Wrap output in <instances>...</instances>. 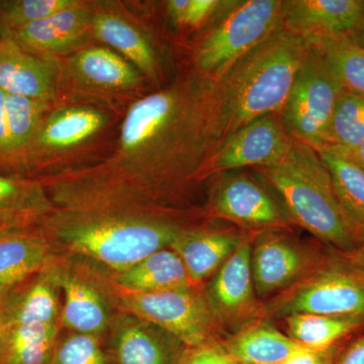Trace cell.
<instances>
[{
    "mask_svg": "<svg viewBox=\"0 0 364 364\" xmlns=\"http://www.w3.org/2000/svg\"><path fill=\"white\" fill-rule=\"evenodd\" d=\"M212 93L189 78L136 100L109 156L39 178L55 208L169 219L214 142Z\"/></svg>",
    "mask_w": 364,
    "mask_h": 364,
    "instance_id": "6da1fadb",
    "label": "cell"
},
{
    "mask_svg": "<svg viewBox=\"0 0 364 364\" xmlns=\"http://www.w3.org/2000/svg\"><path fill=\"white\" fill-rule=\"evenodd\" d=\"M306 49L298 33L277 31L230 67L213 90L214 142L223 141L222 146L255 119L284 109Z\"/></svg>",
    "mask_w": 364,
    "mask_h": 364,
    "instance_id": "7a4b0ae2",
    "label": "cell"
},
{
    "mask_svg": "<svg viewBox=\"0 0 364 364\" xmlns=\"http://www.w3.org/2000/svg\"><path fill=\"white\" fill-rule=\"evenodd\" d=\"M38 225L55 250L107 272L127 269L169 248L182 229L163 218L63 208H55Z\"/></svg>",
    "mask_w": 364,
    "mask_h": 364,
    "instance_id": "3957f363",
    "label": "cell"
},
{
    "mask_svg": "<svg viewBox=\"0 0 364 364\" xmlns=\"http://www.w3.org/2000/svg\"><path fill=\"white\" fill-rule=\"evenodd\" d=\"M264 173L294 221L318 240L343 254L363 245L364 229L340 203L329 171L313 147L291 136L286 155Z\"/></svg>",
    "mask_w": 364,
    "mask_h": 364,
    "instance_id": "277c9868",
    "label": "cell"
},
{
    "mask_svg": "<svg viewBox=\"0 0 364 364\" xmlns=\"http://www.w3.org/2000/svg\"><path fill=\"white\" fill-rule=\"evenodd\" d=\"M308 45L282 116L293 138L317 150L328 144L333 112L345 90L322 52Z\"/></svg>",
    "mask_w": 364,
    "mask_h": 364,
    "instance_id": "5b68a950",
    "label": "cell"
},
{
    "mask_svg": "<svg viewBox=\"0 0 364 364\" xmlns=\"http://www.w3.org/2000/svg\"><path fill=\"white\" fill-rule=\"evenodd\" d=\"M100 279L117 311L130 313L159 326L188 347L215 342L214 316L205 296L195 287L160 293H131L112 287L102 277Z\"/></svg>",
    "mask_w": 364,
    "mask_h": 364,
    "instance_id": "8992f818",
    "label": "cell"
},
{
    "mask_svg": "<svg viewBox=\"0 0 364 364\" xmlns=\"http://www.w3.org/2000/svg\"><path fill=\"white\" fill-rule=\"evenodd\" d=\"M286 2L250 0L234 9L198 48L196 65L207 74L222 73L277 32Z\"/></svg>",
    "mask_w": 364,
    "mask_h": 364,
    "instance_id": "52a82bcc",
    "label": "cell"
},
{
    "mask_svg": "<svg viewBox=\"0 0 364 364\" xmlns=\"http://www.w3.org/2000/svg\"><path fill=\"white\" fill-rule=\"evenodd\" d=\"M104 111L87 105H67L46 114L21 160L20 169L48 171L60 158L72 154L97 138L109 124Z\"/></svg>",
    "mask_w": 364,
    "mask_h": 364,
    "instance_id": "ba28073f",
    "label": "cell"
},
{
    "mask_svg": "<svg viewBox=\"0 0 364 364\" xmlns=\"http://www.w3.org/2000/svg\"><path fill=\"white\" fill-rule=\"evenodd\" d=\"M60 88L92 97H112L135 93L144 75L133 64L105 46L85 47L60 64Z\"/></svg>",
    "mask_w": 364,
    "mask_h": 364,
    "instance_id": "9c48e42d",
    "label": "cell"
},
{
    "mask_svg": "<svg viewBox=\"0 0 364 364\" xmlns=\"http://www.w3.org/2000/svg\"><path fill=\"white\" fill-rule=\"evenodd\" d=\"M59 277L63 305L62 328L80 334L102 336L114 318V306L102 280L85 265L72 267L70 261H59Z\"/></svg>",
    "mask_w": 364,
    "mask_h": 364,
    "instance_id": "30bf717a",
    "label": "cell"
},
{
    "mask_svg": "<svg viewBox=\"0 0 364 364\" xmlns=\"http://www.w3.org/2000/svg\"><path fill=\"white\" fill-rule=\"evenodd\" d=\"M107 332V351L114 364H181L189 348L159 326L122 311Z\"/></svg>",
    "mask_w": 364,
    "mask_h": 364,
    "instance_id": "8fae6325",
    "label": "cell"
},
{
    "mask_svg": "<svg viewBox=\"0 0 364 364\" xmlns=\"http://www.w3.org/2000/svg\"><path fill=\"white\" fill-rule=\"evenodd\" d=\"M277 313L364 318V287L343 267L324 270L279 304Z\"/></svg>",
    "mask_w": 364,
    "mask_h": 364,
    "instance_id": "7c38bea8",
    "label": "cell"
},
{
    "mask_svg": "<svg viewBox=\"0 0 364 364\" xmlns=\"http://www.w3.org/2000/svg\"><path fill=\"white\" fill-rule=\"evenodd\" d=\"M91 16L92 6L76 0L72 6L4 37L36 56L56 59L85 47L91 36Z\"/></svg>",
    "mask_w": 364,
    "mask_h": 364,
    "instance_id": "4fadbf2b",
    "label": "cell"
},
{
    "mask_svg": "<svg viewBox=\"0 0 364 364\" xmlns=\"http://www.w3.org/2000/svg\"><path fill=\"white\" fill-rule=\"evenodd\" d=\"M291 136L275 114L259 117L235 133L218 149L213 171H226L245 166L264 168L277 164L289 150Z\"/></svg>",
    "mask_w": 364,
    "mask_h": 364,
    "instance_id": "5bb4252c",
    "label": "cell"
},
{
    "mask_svg": "<svg viewBox=\"0 0 364 364\" xmlns=\"http://www.w3.org/2000/svg\"><path fill=\"white\" fill-rule=\"evenodd\" d=\"M57 59L42 58L25 51L9 37L0 40V90L16 95L52 102L59 92Z\"/></svg>",
    "mask_w": 364,
    "mask_h": 364,
    "instance_id": "9a60e30c",
    "label": "cell"
},
{
    "mask_svg": "<svg viewBox=\"0 0 364 364\" xmlns=\"http://www.w3.org/2000/svg\"><path fill=\"white\" fill-rule=\"evenodd\" d=\"M251 248L242 242L236 251L213 275L207 289V301L215 323L234 324L252 312L254 284Z\"/></svg>",
    "mask_w": 364,
    "mask_h": 364,
    "instance_id": "2e32d148",
    "label": "cell"
},
{
    "mask_svg": "<svg viewBox=\"0 0 364 364\" xmlns=\"http://www.w3.org/2000/svg\"><path fill=\"white\" fill-rule=\"evenodd\" d=\"M55 249L39 225L0 233V296L21 286L51 264Z\"/></svg>",
    "mask_w": 364,
    "mask_h": 364,
    "instance_id": "e0dca14e",
    "label": "cell"
},
{
    "mask_svg": "<svg viewBox=\"0 0 364 364\" xmlns=\"http://www.w3.org/2000/svg\"><path fill=\"white\" fill-rule=\"evenodd\" d=\"M364 18V0H296L286 2L284 20L306 41L350 36Z\"/></svg>",
    "mask_w": 364,
    "mask_h": 364,
    "instance_id": "ac0fdd59",
    "label": "cell"
},
{
    "mask_svg": "<svg viewBox=\"0 0 364 364\" xmlns=\"http://www.w3.org/2000/svg\"><path fill=\"white\" fill-rule=\"evenodd\" d=\"M61 294L59 262L55 259L33 279L0 296L6 327L60 322Z\"/></svg>",
    "mask_w": 364,
    "mask_h": 364,
    "instance_id": "d6986e66",
    "label": "cell"
},
{
    "mask_svg": "<svg viewBox=\"0 0 364 364\" xmlns=\"http://www.w3.org/2000/svg\"><path fill=\"white\" fill-rule=\"evenodd\" d=\"M91 269L112 287L131 293H160L195 287L181 258L170 248L156 251L121 272Z\"/></svg>",
    "mask_w": 364,
    "mask_h": 364,
    "instance_id": "ffe728a7",
    "label": "cell"
},
{
    "mask_svg": "<svg viewBox=\"0 0 364 364\" xmlns=\"http://www.w3.org/2000/svg\"><path fill=\"white\" fill-rule=\"evenodd\" d=\"M306 258L298 246L284 237L268 235L251 250V270L255 293L264 298L298 279Z\"/></svg>",
    "mask_w": 364,
    "mask_h": 364,
    "instance_id": "44dd1931",
    "label": "cell"
},
{
    "mask_svg": "<svg viewBox=\"0 0 364 364\" xmlns=\"http://www.w3.org/2000/svg\"><path fill=\"white\" fill-rule=\"evenodd\" d=\"M91 36L128 60L144 77L156 78L154 49L145 33L121 14L92 6Z\"/></svg>",
    "mask_w": 364,
    "mask_h": 364,
    "instance_id": "7402d4cb",
    "label": "cell"
},
{
    "mask_svg": "<svg viewBox=\"0 0 364 364\" xmlns=\"http://www.w3.org/2000/svg\"><path fill=\"white\" fill-rule=\"evenodd\" d=\"M243 242L226 232L181 229L170 249L181 258L193 287L213 277Z\"/></svg>",
    "mask_w": 364,
    "mask_h": 364,
    "instance_id": "603a6c76",
    "label": "cell"
},
{
    "mask_svg": "<svg viewBox=\"0 0 364 364\" xmlns=\"http://www.w3.org/2000/svg\"><path fill=\"white\" fill-rule=\"evenodd\" d=\"M215 207L228 219L250 225H277L284 221L277 203L259 184L246 176L225 181L218 191Z\"/></svg>",
    "mask_w": 364,
    "mask_h": 364,
    "instance_id": "cb8c5ba5",
    "label": "cell"
},
{
    "mask_svg": "<svg viewBox=\"0 0 364 364\" xmlns=\"http://www.w3.org/2000/svg\"><path fill=\"white\" fill-rule=\"evenodd\" d=\"M223 346L238 364H284L309 349L267 323L242 330Z\"/></svg>",
    "mask_w": 364,
    "mask_h": 364,
    "instance_id": "d4e9b609",
    "label": "cell"
},
{
    "mask_svg": "<svg viewBox=\"0 0 364 364\" xmlns=\"http://www.w3.org/2000/svg\"><path fill=\"white\" fill-rule=\"evenodd\" d=\"M55 208L39 178L0 174V219L18 226H33Z\"/></svg>",
    "mask_w": 364,
    "mask_h": 364,
    "instance_id": "484cf974",
    "label": "cell"
},
{
    "mask_svg": "<svg viewBox=\"0 0 364 364\" xmlns=\"http://www.w3.org/2000/svg\"><path fill=\"white\" fill-rule=\"evenodd\" d=\"M61 323L6 326L0 336V364H50Z\"/></svg>",
    "mask_w": 364,
    "mask_h": 364,
    "instance_id": "4316f807",
    "label": "cell"
},
{
    "mask_svg": "<svg viewBox=\"0 0 364 364\" xmlns=\"http://www.w3.org/2000/svg\"><path fill=\"white\" fill-rule=\"evenodd\" d=\"M331 176L345 210L364 229V170L350 151L334 145L316 150Z\"/></svg>",
    "mask_w": 364,
    "mask_h": 364,
    "instance_id": "83f0119b",
    "label": "cell"
},
{
    "mask_svg": "<svg viewBox=\"0 0 364 364\" xmlns=\"http://www.w3.org/2000/svg\"><path fill=\"white\" fill-rule=\"evenodd\" d=\"M286 324L287 336L306 348L323 350L361 327L364 318L294 314L287 316Z\"/></svg>",
    "mask_w": 364,
    "mask_h": 364,
    "instance_id": "f1b7e54d",
    "label": "cell"
},
{
    "mask_svg": "<svg viewBox=\"0 0 364 364\" xmlns=\"http://www.w3.org/2000/svg\"><path fill=\"white\" fill-rule=\"evenodd\" d=\"M51 102L6 95L7 131L13 154V167L20 168L26 150L39 130Z\"/></svg>",
    "mask_w": 364,
    "mask_h": 364,
    "instance_id": "f546056e",
    "label": "cell"
},
{
    "mask_svg": "<svg viewBox=\"0 0 364 364\" xmlns=\"http://www.w3.org/2000/svg\"><path fill=\"white\" fill-rule=\"evenodd\" d=\"M324 55L344 90L364 97V49L349 36L306 41Z\"/></svg>",
    "mask_w": 364,
    "mask_h": 364,
    "instance_id": "4dcf8cb0",
    "label": "cell"
},
{
    "mask_svg": "<svg viewBox=\"0 0 364 364\" xmlns=\"http://www.w3.org/2000/svg\"><path fill=\"white\" fill-rule=\"evenodd\" d=\"M364 141V97L344 90L333 112L327 145L353 151Z\"/></svg>",
    "mask_w": 364,
    "mask_h": 364,
    "instance_id": "1f68e13d",
    "label": "cell"
},
{
    "mask_svg": "<svg viewBox=\"0 0 364 364\" xmlns=\"http://www.w3.org/2000/svg\"><path fill=\"white\" fill-rule=\"evenodd\" d=\"M76 0H6L0 1V36L9 35L33 21L75 4Z\"/></svg>",
    "mask_w": 364,
    "mask_h": 364,
    "instance_id": "d6a6232c",
    "label": "cell"
},
{
    "mask_svg": "<svg viewBox=\"0 0 364 364\" xmlns=\"http://www.w3.org/2000/svg\"><path fill=\"white\" fill-rule=\"evenodd\" d=\"M50 364H114L102 337L70 332L60 338Z\"/></svg>",
    "mask_w": 364,
    "mask_h": 364,
    "instance_id": "836d02e7",
    "label": "cell"
},
{
    "mask_svg": "<svg viewBox=\"0 0 364 364\" xmlns=\"http://www.w3.org/2000/svg\"><path fill=\"white\" fill-rule=\"evenodd\" d=\"M181 364H238L222 344L214 343L189 347Z\"/></svg>",
    "mask_w": 364,
    "mask_h": 364,
    "instance_id": "e575fe53",
    "label": "cell"
},
{
    "mask_svg": "<svg viewBox=\"0 0 364 364\" xmlns=\"http://www.w3.org/2000/svg\"><path fill=\"white\" fill-rule=\"evenodd\" d=\"M219 4L220 2L215 0H189L183 25L200 26L214 13Z\"/></svg>",
    "mask_w": 364,
    "mask_h": 364,
    "instance_id": "d590c367",
    "label": "cell"
},
{
    "mask_svg": "<svg viewBox=\"0 0 364 364\" xmlns=\"http://www.w3.org/2000/svg\"><path fill=\"white\" fill-rule=\"evenodd\" d=\"M340 350L338 345L323 350L306 349L284 364H334Z\"/></svg>",
    "mask_w": 364,
    "mask_h": 364,
    "instance_id": "8d00e7d4",
    "label": "cell"
},
{
    "mask_svg": "<svg viewBox=\"0 0 364 364\" xmlns=\"http://www.w3.org/2000/svg\"><path fill=\"white\" fill-rule=\"evenodd\" d=\"M0 162L13 166L11 142L7 131L6 93L0 90Z\"/></svg>",
    "mask_w": 364,
    "mask_h": 364,
    "instance_id": "74e56055",
    "label": "cell"
},
{
    "mask_svg": "<svg viewBox=\"0 0 364 364\" xmlns=\"http://www.w3.org/2000/svg\"><path fill=\"white\" fill-rule=\"evenodd\" d=\"M334 364H364V336L341 349Z\"/></svg>",
    "mask_w": 364,
    "mask_h": 364,
    "instance_id": "f35d334b",
    "label": "cell"
},
{
    "mask_svg": "<svg viewBox=\"0 0 364 364\" xmlns=\"http://www.w3.org/2000/svg\"><path fill=\"white\" fill-rule=\"evenodd\" d=\"M189 0H171L167 4L168 14L172 21L183 25L188 11Z\"/></svg>",
    "mask_w": 364,
    "mask_h": 364,
    "instance_id": "ab89813d",
    "label": "cell"
},
{
    "mask_svg": "<svg viewBox=\"0 0 364 364\" xmlns=\"http://www.w3.org/2000/svg\"><path fill=\"white\" fill-rule=\"evenodd\" d=\"M343 256L346 263L343 267L364 268V243L352 252L343 254Z\"/></svg>",
    "mask_w": 364,
    "mask_h": 364,
    "instance_id": "60d3db41",
    "label": "cell"
},
{
    "mask_svg": "<svg viewBox=\"0 0 364 364\" xmlns=\"http://www.w3.org/2000/svg\"><path fill=\"white\" fill-rule=\"evenodd\" d=\"M352 40L364 49V18L360 21L355 32L350 36Z\"/></svg>",
    "mask_w": 364,
    "mask_h": 364,
    "instance_id": "b9f144b4",
    "label": "cell"
},
{
    "mask_svg": "<svg viewBox=\"0 0 364 364\" xmlns=\"http://www.w3.org/2000/svg\"><path fill=\"white\" fill-rule=\"evenodd\" d=\"M359 284L364 287V268L343 267Z\"/></svg>",
    "mask_w": 364,
    "mask_h": 364,
    "instance_id": "7bdbcfd3",
    "label": "cell"
},
{
    "mask_svg": "<svg viewBox=\"0 0 364 364\" xmlns=\"http://www.w3.org/2000/svg\"><path fill=\"white\" fill-rule=\"evenodd\" d=\"M350 152L351 154L353 155V157L355 158L356 161L358 162V164L360 165L364 170V141L356 149L350 151Z\"/></svg>",
    "mask_w": 364,
    "mask_h": 364,
    "instance_id": "ee69618b",
    "label": "cell"
},
{
    "mask_svg": "<svg viewBox=\"0 0 364 364\" xmlns=\"http://www.w3.org/2000/svg\"><path fill=\"white\" fill-rule=\"evenodd\" d=\"M14 227L21 226H18V225H14L13 223L4 221V220L0 219V233H2V232L6 231V230L11 229V228Z\"/></svg>",
    "mask_w": 364,
    "mask_h": 364,
    "instance_id": "f6af8a7d",
    "label": "cell"
},
{
    "mask_svg": "<svg viewBox=\"0 0 364 364\" xmlns=\"http://www.w3.org/2000/svg\"><path fill=\"white\" fill-rule=\"evenodd\" d=\"M4 327H6V324H4V315H2L1 310H0V336H1L2 332H4Z\"/></svg>",
    "mask_w": 364,
    "mask_h": 364,
    "instance_id": "bcb514c9",
    "label": "cell"
},
{
    "mask_svg": "<svg viewBox=\"0 0 364 364\" xmlns=\"http://www.w3.org/2000/svg\"><path fill=\"white\" fill-rule=\"evenodd\" d=\"M0 40H1V36H0Z\"/></svg>",
    "mask_w": 364,
    "mask_h": 364,
    "instance_id": "7dc6e473",
    "label": "cell"
}]
</instances>
